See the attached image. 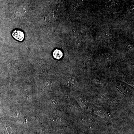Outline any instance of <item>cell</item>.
Listing matches in <instances>:
<instances>
[{
    "mask_svg": "<svg viewBox=\"0 0 134 134\" xmlns=\"http://www.w3.org/2000/svg\"><path fill=\"white\" fill-rule=\"evenodd\" d=\"M12 34L15 39L19 41H23L24 39V33L21 31L19 30H14L13 31Z\"/></svg>",
    "mask_w": 134,
    "mask_h": 134,
    "instance_id": "6da1fadb",
    "label": "cell"
},
{
    "mask_svg": "<svg viewBox=\"0 0 134 134\" xmlns=\"http://www.w3.org/2000/svg\"><path fill=\"white\" fill-rule=\"evenodd\" d=\"M53 56L55 58L57 59H59L62 57L63 53L61 50L56 49L54 51Z\"/></svg>",
    "mask_w": 134,
    "mask_h": 134,
    "instance_id": "7a4b0ae2",
    "label": "cell"
}]
</instances>
